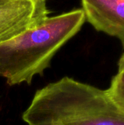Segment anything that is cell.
<instances>
[{
	"instance_id": "cell-5",
	"label": "cell",
	"mask_w": 124,
	"mask_h": 125,
	"mask_svg": "<svg viewBox=\"0 0 124 125\" xmlns=\"http://www.w3.org/2000/svg\"><path fill=\"white\" fill-rule=\"evenodd\" d=\"M107 91L115 105L124 112V70H118L112 78Z\"/></svg>"
},
{
	"instance_id": "cell-6",
	"label": "cell",
	"mask_w": 124,
	"mask_h": 125,
	"mask_svg": "<svg viewBox=\"0 0 124 125\" xmlns=\"http://www.w3.org/2000/svg\"><path fill=\"white\" fill-rule=\"evenodd\" d=\"M118 70H124V53H123V55L119 59V61L118 62Z\"/></svg>"
},
{
	"instance_id": "cell-2",
	"label": "cell",
	"mask_w": 124,
	"mask_h": 125,
	"mask_svg": "<svg viewBox=\"0 0 124 125\" xmlns=\"http://www.w3.org/2000/svg\"><path fill=\"white\" fill-rule=\"evenodd\" d=\"M82 9L48 16L39 25L0 43V77L9 86L30 85L50 67L57 52L81 29Z\"/></svg>"
},
{
	"instance_id": "cell-4",
	"label": "cell",
	"mask_w": 124,
	"mask_h": 125,
	"mask_svg": "<svg viewBox=\"0 0 124 125\" xmlns=\"http://www.w3.org/2000/svg\"><path fill=\"white\" fill-rule=\"evenodd\" d=\"M87 21L97 31L116 37L124 48V0H80Z\"/></svg>"
},
{
	"instance_id": "cell-1",
	"label": "cell",
	"mask_w": 124,
	"mask_h": 125,
	"mask_svg": "<svg viewBox=\"0 0 124 125\" xmlns=\"http://www.w3.org/2000/svg\"><path fill=\"white\" fill-rule=\"evenodd\" d=\"M27 125H124L107 89L65 76L38 89L22 114Z\"/></svg>"
},
{
	"instance_id": "cell-7",
	"label": "cell",
	"mask_w": 124,
	"mask_h": 125,
	"mask_svg": "<svg viewBox=\"0 0 124 125\" xmlns=\"http://www.w3.org/2000/svg\"><path fill=\"white\" fill-rule=\"evenodd\" d=\"M0 1H3V0H0Z\"/></svg>"
},
{
	"instance_id": "cell-3",
	"label": "cell",
	"mask_w": 124,
	"mask_h": 125,
	"mask_svg": "<svg viewBox=\"0 0 124 125\" xmlns=\"http://www.w3.org/2000/svg\"><path fill=\"white\" fill-rule=\"evenodd\" d=\"M49 13L47 0L0 1V43L39 25Z\"/></svg>"
}]
</instances>
